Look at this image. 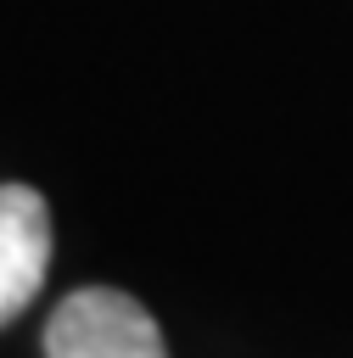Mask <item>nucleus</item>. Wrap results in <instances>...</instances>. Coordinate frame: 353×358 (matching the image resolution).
<instances>
[{"instance_id":"2","label":"nucleus","mask_w":353,"mask_h":358,"mask_svg":"<svg viewBox=\"0 0 353 358\" xmlns=\"http://www.w3.org/2000/svg\"><path fill=\"white\" fill-rule=\"evenodd\" d=\"M50 263V207L34 185H0V324H11Z\"/></svg>"},{"instance_id":"1","label":"nucleus","mask_w":353,"mask_h":358,"mask_svg":"<svg viewBox=\"0 0 353 358\" xmlns=\"http://www.w3.org/2000/svg\"><path fill=\"white\" fill-rule=\"evenodd\" d=\"M45 358H168L157 319L112 285H84L62 296L45 324Z\"/></svg>"}]
</instances>
